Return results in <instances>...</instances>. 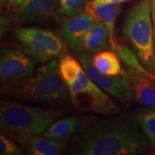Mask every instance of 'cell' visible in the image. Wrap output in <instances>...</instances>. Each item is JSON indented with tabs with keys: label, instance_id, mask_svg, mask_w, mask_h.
<instances>
[{
	"label": "cell",
	"instance_id": "23",
	"mask_svg": "<svg viewBox=\"0 0 155 155\" xmlns=\"http://www.w3.org/2000/svg\"><path fill=\"white\" fill-rule=\"evenodd\" d=\"M151 5V15L153 26V43H154V62H155V0H150Z\"/></svg>",
	"mask_w": 155,
	"mask_h": 155
},
{
	"label": "cell",
	"instance_id": "9",
	"mask_svg": "<svg viewBox=\"0 0 155 155\" xmlns=\"http://www.w3.org/2000/svg\"><path fill=\"white\" fill-rule=\"evenodd\" d=\"M59 0H27L22 5L8 12V17L20 24L46 23L58 19Z\"/></svg>",
	"mask_w": 155,
	"mask_h": 155
},
{
	"label": "cell",
	"instance_id": "2",
	"mask_svg": "<svg viewBox=\"0 0 155 155\" xmlns=\"http://www.w3.org/2000/svg\"><path fill=\"white\" fill-rule=\"evenodd\" d=\"M60 116L58 111L5 100L0 104V128L10 137L42 134Z\"/></svg>",
	"mask_w": 155,
	"mask_h": 155
},
{
	"label": "cell",
	"instance_id": "24",
	"mask_svg": "<svg viewBox=\"0 0 155 155\" xmlns=\"http://www.w3.org/2000/svg\"><path fill=\"white\" fill-rule=\"evenodd\" d=\"M92 4L98 5V4H117L121 5L124 2H127V0H90Z\"/></svg>",
	"mask_w": 155,
	"mask_h": 155
},
{
	"label": "cell",
	"instance_id": "1",
	"mask_svg": "<svg viewBox=\"0 0 155 155\" xmlns=\"http://www.w3.org/2000/svg\"><path fill=\"white\" fill-rule=\"evenodd\" d=\"M136 117L88 118L79 125L71 153L79 155H136L147 150V140Z\"/></svg>",
	"mask_w": 155,
	"mask_h": 155
},
{
	"label": "cell",
	"instance_id": "4",
	"mask_svg": "<svg viewBox=\"0 0 155 155\" xmlns=\"http://www.w3.org/2000/svg\"><path fill=\"white\" fill-rule=\"evenodd\" d=\"M18 90L21 98L39 104H59L70 97L69 89L61 77L57 59L37 67L31 78Z\"/></svg>",
	"mask_w": 155,
	"mask_h": 155
},
{
	"label": "cell",
	"instance_id": "20",
	"mask_svg": "<svg viewBox=\"0 0 155 155\" xmlns=\"http://www.w3.org/2000/svg\"><path fill=\"white\" fill-rule=\"evenodd\" d=\"M0 154L1 155H21L22 149L12 140V139L1 132L0 134Z\"/></svg>",
	"mask_w": 155,
	"mask_h": 155
},
{
	"label": "cell",
	"instance_id": "12",
	"mask_svg": "<svg viewBox=\"0 0 155 155\" xmlns=\"http://www.w3.org/2000/svg\"><path fill=\"white\" fill-rule=\"evenodd\" d=\"M11 138L17 141L28 154L31 155L63 154L67 147V140L48 138L43 134L14 135Z\"/></svg>",
	"mask_w": 155,
	"mask_h": 155
},
{
	"label": "cell",
	"instance_id": "10",
	"mask_svg": "<svg viewBox=\"0 0 155 155\" xmlns=\"http://www.w3.org/2000/svg\"><path fill=\"white\" fill-rule=\"evenodd\" d=\"M123 70L132 86L134 101L141 105L155 107V73L146 74L126 64Z\"/></svg>",
	"mask_w": 155,
	"mask_h": 155
},
{
	"label": "cell",
	"instance_id": "5",
	"mask_svg": "<svg viewBox=\"0 0 155 155\" xmlns=\"http://www.w3.org/2000/svg\"><path fill=\"white\" fill-rule=\"evenodd\" d=\"M68 89L72 104L78 110L103 116L116 115L121 110L114 97L93 82L84 68Z\"/></svg>",
	"mask_w": 155,
	"mask_h": 155
},
{
	"label": "cell",
	"instance_id": "13",
	"mask_svg": "<svg viewBox=\"0 0 155 155\" xmlns=\"http://www.w3.org/2000/svg\"><path fill=\"white\" fill-rule=\"evenodd\" d=\"M108 48H110L108 29L101 21H96L93 26L80 41L77 50L74 53L78 54L84 52L94 55Z\"/></svg>",
	"mask_w": 155,
	"mask_h": 155
},
{
	"label": "cell",
	"instance_id": "3",
	"mask_svg": "<svg viewBox=\"0 0 155 155\" xmlns=\"http://www.w3.org/2000/svg\"><path fill=\"white\" fill-rule=\"evenodd\" d=\"M122 33L143 66L154 72L153 26L150 0H141L130 8L124 17Z\"/></svg>",
	"mask_w": 155,
	"mask_h": 155
},
{
	"label": "cell",
	"instance_id": "21",
	"mask_svg": "<svg viewBox=\"0 0 155 155\" xmlns=\"http://www.w3.org/2000/svg\"><path fill=\"white\" fill-rule=\"evenodd\" d=\"M13 21L9 17H1V37H3L6 33L11 29Z\"/></svg>",
	"mask_w": 155,
	"mask_h": 155
},
{
	"label": "cell",
	"instance_id": "14",
	"mask_svg": "<svg viewBox=\"0 0 155 155\" xmlns=\"http://www.w3.org/2000/svg\"><path fill=\"white\" fill-rule=\"evenodd\" d=\"M84 11L91 14L97 21H101L108 29L110 35V42L117 41L115 33L116 21L122 11L121 5L117 4H98L94 5L90 0L87 2Z\"/></svg>",
	"mask_w": 155,
	"mask_h": 155
},
{
	"label": "cell",
	"instance_id": "7",
	"mask_svg": "<svg viewBox=\"0 0 155 155\" xmlns=\"http://www.w3.org/2000/svg\"><path fill=\"white\" fill-rule=\"evenodd\" d=\"M38 61L23 49L4 48L0 52L2 89L20 88L35 72Z\"/></svg>",
	"mask_w": 155,
	"mask_h": 155
},
{
	"label": "cell",
	"instance_id": "22",
	"mask_svg": "<svg viewBox=\"0 0 155 155\" xmlns=\"http://www.w3.org/2000/svg\"><path fill=\"white\" fill-rule=\"evenodd\" d=\"M26 1L27 0H4L8 11H11L13 9H16L20 5H22V4L25 3ZM2 2H3V0H2Z\"/></svg>",
	"mask_w": 155,
	"mask_h": 155
},
{
	"label": "cell",
	"instance_id": "17",
	"mask_svg": "<svg viewBox=\"0 0 155 155\" xmlns=\"http://www.w3.org/2000/svg\"><path fill=\"white\" fill-rule=\"evenodd\" d=\"M136 119L150 144L155 148V107L139 109Z\"/></svg>",
	"mask_w": 155,
	"mask_h": 155
},
{
	"label": "cell",
	"instance_id": "19",
	"mask_svg": "<svg viewBox=\"0 0 155 155\" xmlns=\"http://www.w3.org/2000/svg\"><path fill=\"white\" fill-rule=\"evenodd\" d=\"M89 0H59L60 14L66 17H73L84 11Z\"/></svg>",
	"mask_w": 155,
	"mask_h": 155
},
{
	"label": "cell",
	"instance_id": "18",
	"mask_svg": "<svg viewBox=\"0 0 155 155\" xmlns=\"http://www.w3.org/2000/svg\"><path fill=\"white\" fill-rule=\"evenodd\" d=\"M73 56L65 54L59 61L61 77L67 83V86L75 82L80 72L83 70V66Z\"/></svg>",
	"mask_w": 155,
	"mask_h": 155
},
{
	"label": "cell",
	"instance_id": "16",
	"mask_svg": "<svg viewBox=\"0 0 155 155\" xmlns=\"http://www.w3.org/2000/svg\"><path fill=\"white\" fill-rule=\"evenodd\" d=\"M94 67L101 72L108 75H122L124 70L121 58L113 50H103L92 57Z\"/></svg>",
	"mask_w": 155,
	"mask_h": 155
},
{
	"label": "cell",
	"instance_id": "6",
	"mask_svg": "<svg viewBox=\"0 0 155 155\" xmlns=\"http://www.w3.org/2000/svg\"><path fill=\"white\" fill-rule=\"evenodd\" d=\"M14 36L22 49L41 63L61 59L67 52L64 39L50 29L20 28L15 30Z\"/></svg>",
	"mask_w": 155,
	"mask_h": 155
},
{
	"label": "cell",
	"instance_id": "15",
	"mask_svg": "<svg viewBox=\"0 0 155 155\" xmlns=\"http://www.w3.org/2000/svg\"><path fill=\"white\" fill-rule=\"evenodd\" d=\"M80 119L77 116H68L54 122L42 134L46 137L54 140H67L78 131Z\"/></svg>",
	"mask_w": 155,
	"mask_h": 155
},
{
	"label": "cell",
	"instance_id": "11",
	"mask_svg": "<svg viewBox=\"0 0 155 155\" xmlns=\"http://www.w3.org/2000/svg\"><path fill=\"white\" fill-rule=\"evenodd\" d=\"M60 20V33L61 37L67 41L74 52L77 50L78 46L84 35L97 21L91 14L85 11L73 17L65 16V17H62Z\"/></svg>",
	"mask_w": 155,
	"mask_h": 155
},
{
	"label": "cell",
	"instance_id": "8",
	"mask_svg": "<svg viewBox=\"0 0 155 155\" xmlns=\"http://www.w3.org/2000/svg\"><path fill=\"white\" fill-rule=\"evenodd\" d=\"M90 78L100 88L118 102L128 104L134 101L132 86L124 75H108L98 71L92 63L93 54L89 53L76 54Z\"/></svg>",
	"mask_w": 155,
	"mask_h": 155
}]
</instances>
